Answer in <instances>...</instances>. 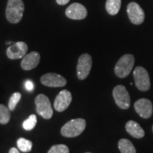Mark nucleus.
Returning a JSON list of instances; mask_svg holds the SVG:
<instances>
[{
	"instance_id": "nucleus-1",
	"label": "nucleus",
	"mask_w": 153,
	"mask_h": 153,
	"mask_svg": "<svg viewBox=\"0 0 153 153\" xmlns=\"http://www.w3.org/2000/svg\"><path fill=\"white\" fill-rule=\"evenodd\" d=\"M24 11V4L22 0H8L6 17L11 24H18L22 19Z\"/></svg>"
},
{
	"instance_id": "nucleus-2",
	"label": "nucleus",
	"mask_w": 153,
	"mask_h": 153,
	"mask_svg": "<svg viewBox=\"0 0 153 153\" xmlns=\"http://www.w3.org/2000/svg\"><path fill=\"white\" fill-rule=\"evenodd\" d=\"M87 123L83 118H76L69 120L61 128L60 133L66 137H75L79 136L85 131Z\"/></svg>"
},
{
	"instance_id": "nucleus-3",
	"label": "nucleus",
	"mask_w": 153,
	"mask_h": 153,
	"mask_svg": "<svg viewBox=\"0 0 153 153\" xmlns=\"http://www.w3.org/2000/svg\"><path fill=\"white\" fill-rule=\"evenodd\" d=\"M135 63V57L131 54H126L118 60L114 68L116 75L119 78H125L131 73Z\"/></svg>"
},
{
	"instance_id": "nucleus-4",
	"label": "nucleus",
	"mask_w": 153,
	"mask_h": 153,
	"mask_svg": "<svg viewBox=\"0 0 153 153\" xmlns=\"http://www.w3.org/2000/svg\"><path fill=\"white\" fill-rule=\"evenodd\" d=\"M36 106V112L38 115L45 119H50L52 118L53 111L51 106V101L47 96L40 94L35 99Z\"/></svg>"
},
{
	"instance_id": "nucleus-5",
	"label": "nucleus",
	"mask_w": 153,
	"mask_h": 153,
	"mask_svg": "<svg viewBox=\"0 0 153 153\" xmlns=\"http://www.w3.org/2000/svg\"><path fill=\"white\" fill-rule=\"evenodd\" d=\"M113 97L117 106L121 109L126 110L131 105V97L128 91L123 85H117L113 90Z\"/></svg>"
},
{
	"instance_id": "nucleus-6",
	"label": "nucleus",
	"mask_w": 153,
	"mask_h": 153,
	"mask_svg": "<svg viewBox=\"0 0 153 153\" xmlns=\"http://www.w3.org/2000/svg\"><path fill=\"white\" fill-rule=\"evenodd\" d=\"M133 77L135 80V85L139 90L146 91L150 89V76L148 71L144 68L140 66L137 67L133 71Z\"/></svg>"
},
{
	"instance_id": "nucleus-7",
	"label": "nucleus",
	"mask_w": 153,
	"mask_h": 153,
	"mask_svg": "<svg viewBox=\"0 0 153 153\" xmlns=\"http://www.w3.org/2000/svg\"><path fill=\"white\" fill-rule=\"evenodd\" d=\"M92 66V58L91 55L85 53L79 57L76 65V75L80 80L85 79L90 73Z\"/></svg>"
},
{
	"instance_id": "nucleus-8",
	"label": "nucleus",
	"mask_w": 153,
	"mask_h": 153,
	"mask_svg": "<svg viewBox=\"0 0 153 153\" xmlns=\"http://www.w3.org/2000/svg\"><path fill=\"white\" fill-rule=\"evenodd\" d=\"M127 13L131 23L135 25L143 24L145 20V13L140 6L136 2H131L127 7Z\"/></svg>"
},
{
	"instance_id": "nucleus-9",
	"label": "nucleus",
	"mask_w": 153,
	"mask_h": 153,
	"mask_svg": "<svg viewBox=\"0 0 153 153\" xmlns=\"http://www.w3.org/2000/svg\"><path fill=\"white\" fill-rule=\"evenodd\" d=\"M41 82L46 87H62L66 85L67 80L60 74L51 72L43 74L41 78Z\"/></svg>"
},
{
	"instance_id": "nucleus-10",
	"label": "nucleus",
	"mask_w": 153,
	"mask_h": 153,
	"mask_svg": "<svg viewBox=\"0 0 153 153\" xmlns=\"http://www.w3.org/2000/svg\"><path fill=\"white\" fill-rule=\"evenodd\" d=\"M28 51V45L26 43L19 41L14 43L7 50V55L11 60H17L24 57Z\"/></svg>"
},
{
	"instance_id": "nucleus-11",
	"label": "nucleus",
	"mask_w": 153,
	"mask_h": 153,
	"mask_svg": "<svg viewBox=\"0 0 153 153\" xmlns=\"http://www.w3.org/2000/svg\"><path fill=\"white\" fill-rule=\"evenodd\" d=\"M72 100V94L68 90L65 89V90L60 91L57 97H55L54 101L53 106H54L55 109L58 112L64 111L71 104Z\"/></svg>"
},
{
	"instance_id": "nucleus-12",
	"label": "nucleus",
	"mask_w": 153,
	"mask_h": 153,
	"mask_svg": "<svg viewBox=\"0 0 153 153\" xmlns=\"http://www.w3.org/2000/svg\"><path fill=\"white\" fill-rule=\"evenodd\" d=\"M134 108L137 114L145 119L150 118L152 115V103L148 99H138L134 104Z\"/></svg>"
},
{
	"instance_id": "nucleus-13",
	"label": "nucleus",
	"mask_w": 153,
	"mask_h": 153,
	"mask_svg": "<svg viewBox=\"0 0 153 153\" xmlns=\"http://www.w3.org/2000/svg\"><path fill=\"white\" fill-rule=\"evenodd\" d=\"M66 16L69 19L74 20H82L87 16V10L79 3H73L67 8L65 11Z\"/></svg>"
},
{
	"instance_id": "nucleus-14",
	"label": "nucleus",
	"mask_w": 153,
	"mask_h": 153,
	"mask_svg": "<svg viewBox=\"0 0 153 153\" xmlns=\"http://www.w3.org/2000/svg\"><path fill=\"white\" fill-rule=\"evenodd\" d=\"M41 56L38 52L33 51L28 54H26L23 57L21 66L24 70H33L39 64Z\"/></svg>"
},
{
	"instance_id": "nucleus-15",
	"label": "nucleus",
	"mask_w": 153,
	"mask_h": 153,
	"mask_svg": "<svg viewBox=\"0 0 153 153\" xmlns=\"http://www.w3.org/2000/svg\"><path fill=\"white\" fill-rule=\"evenodd\" d=\"M126 130L131 136L135 138H142L145 135V131L139 123L134 120H128L126 124Z\"/></svg>"
},
{
	"instance_id": "nucleus-16",
	"label": "nucleus",
	"mask_w": 153,
	"mask_h": 153,
	"mask_svg": "<svg viewBox=\"0 0 153 153\" xmlns=\"http://www.w3.org/2000/svg\"><path fill=\"white\" fill-rule=\"evenodd\" d=\"M118 149L121 153H136V150L131 141L128 139H120L118 141Z\"/></svg>"
},
{
	"instance_id": "nucleus-17",
	"label": "nucleus",
	"mask_w": 153,
	"mask_h": 153,
	"mask_svg": "<svg viewBox=\"0 0 153 153\" xmlns=\"http://www.w3.org/2000/svg\"><path fill=\"white\" fill-rule=\"evenodd\" d=\"M121 6V0H107L106 9L110 15L114 16L117 14Z\"/></svg>"
},
{
	"instance_id": "nucleus-18",
	"label": "nucleus",
	"mask_w": 153,
	"mask_h": 153,
	"mask_svg": "<svg viewBox=\"0 0 153 153\" xmlns=\"http://www.w3.org/2000/svg\"><path fill=\"white\" fill-rule=\"evenodd\" d=\"M17 146L22 152H28L31 150L33 143L29 140L25 139L24 137H20L17 140Z\"/></svg>"
},
{
	"instance_id": "nucleus-19",
	"label": "nucleus",
	"mask_w": 153,
	"mask_h": 153,
	"mask_svg": "<svg viewBox=\"0 0 153 153\" xmlns=\"http://www.w3.org/2000/svg\"><path fill=\"white\" fill-rule=\"evenodd\" d=\"M11 118L10 110L4 105L0 104V123L7 124Z\"/></svg>"
},
{
	"instance_id": "nucleus-20",
	"label": "nucleus",
	"mask_w": 153,
	"mask_h": 153,
	"mask_svg": "<svg viewBox=\"0 0 153 153\" xmlns=\"http://www.w3.org/2000/svg\"><path fill=\"white\" fill-rule=\"evenodd\" d=\"M37 123V117L35 114L30 115L29 117L27 119L25 120L23 123V128L26 130V131H31L33 130L36 125Z\"/></svg>"
},
{
	"instance_id": "nucleus-21",
	"label": "nucleus",
	"mask_w": 153,
	"mask_h": 153,
	"mask_svg": "<svg viewBox=\"0 0 153 153\" xmlns=\"http://www.w3.org/2000/svg\"><path fill=\"white\" fill-rule=\"evenodd\" d=\"M22 94L19 92H15L11 95L9 101V108L10 111H14L16 108L17 104L21 100Z\"/></svg>"
},
{
	"instance_id": "nucleus-22",
	"label": "nucleus",
	"mask_w": 153,
	"mask_h": 153,
	"mask_svg": "<svg viewBox=\"0 0 153 153\" xmlns=\"http://www.w3.org/2000/svg\"><path fill=\"white\" fill-rule=\"evenodd\" d=\"M48 153H70V150L65 145H55L51 147Z\"/></svg>"
},
{
	"instance_id": "nucleus-23",
	"label": "nucleus",
	"mask_w": 153,
	"mask_h": 153,
	"mask_svg": "<svg viewBox=\"0 0 153 153\" xmlns=\"http://www.w3.org/2000/svg\"><path fill=\"white\" fill-rule=\"evenodd\" d=\"M25 86H26V89L29 91L33 90V87H34L33 82H32L31 81H29V80L26 82V84H25Z\"/></svg>"
},
{
	"instance_id": "nucleus-24",
	"label": "nucleus",
	"mask_w": 153,
	"mask_h": 153,
	"mask_svg": "<svg viewBox=\"0 0 153 153\" xmlns=\"http://www.w3.org/2000/svg\"><path fill=\"white\" fill-rule=\"evenodd\" d=\"M57 3L60 5H65L66 4H68L70 0H56Z\"/></svg>"
},
{
	"instance_id": "nucleus-25",
	"label": "nucleus",
	"mask_w": 153,
	"mask_h": 153,
	"mask_svg": "<svg viewBox=\"0 0 153 153\" xmlns=\"http://www.w3.org/2000/svg\"><path fill=\"white\" fill-rule=\"evenodd\" d=\"M9 153H20V152H19L18 149H16L15 148H11L10 149V150H9Z\"/></svg>"
},
{
	"instance_id": "nucleus-26",
	"label": "nucleus",
	"mask_w": 153,
	"mask_h": 153,
	"mask_svg": "<svg viewBox=\"0 0 153 153\" xmlns=\"http://www.w3.org/2000/svg\"><path fill=\"white\" fill-rule=\"evenodd\" d=\"M7 44H9V45H10V44H11L12 43V42H11V41H9V42H7V43H6Z\"/></svg>"
},
{
	"instance_id": "nucleus-27",
	"label": "nucleus",
	"mask_w": 153,
	"mask_h": 153,
	"mask_svg": "<svg viewBox=\"0 0 153 153\" xmlns=\"http://www.w3.org/2000/svg\"><path fill=\"white\" fill-rule=\"evenodd\" d=\"M152 132H153V126H152Z\"/></svg>"
},
{
	"instance_id": "nucleus-28",
	"label": "nucleus",
	"mask_w": 153,
	"mask_h": 153,
	"mask_svg": "<svg viewBox=\"0 0 153 153\" xmlns=\"http://www.w3.org/2000/svg\"><path fill=\"white\" fill-rule=\"evenodd\" d=\"M85 153H91V152H85Z\"/></svg>"
}]
</instances>
